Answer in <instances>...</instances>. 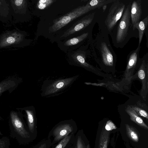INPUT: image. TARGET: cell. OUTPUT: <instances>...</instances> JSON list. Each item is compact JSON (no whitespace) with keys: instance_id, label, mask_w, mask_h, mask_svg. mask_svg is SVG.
I'll use <instances>...</instances> for the list:
<instances>
[{"instance_id":"1","label":"cell","mask_w":148,"mask_h":148,"mask_svg":"<svg viewBox=\"0 0 148 148\" xmlns=\"http://www.w3.org/2000/svg\"><path fill=\"white\" fill-rule=\"evenodd\" d=\"M99 32L89 45L90 55L102 68L114 69L116 61V55L113 50L107 29L99 21Z\"/></svg>"},{"instance_id":"2","label":"cell","mask_w":148,"mask_h":148,"mask_svg":"<svg viewBox=\"0 0 148 148\" xmlns=\"http://www.w3.org/2000/svg\"><path fill=\"white\" fill-rule=\"evenodd\" d=\"M85 14L66 30L60 38H71L80 35L93 27L101 17L99 11H96Z\"/></svg>"},{"instance_id":"3","label":"cell","mask_w":148,"mask_h":148,"mask_svg":"<svg viewBox=\"0 0 148 148\" xmlns=\"http://www.w3.org/2000/svg\"><path fill=\"white\" fill-rule=\"evenodd\" d=\"M130 4L126 7L123 15L110 35L114 46L121 47L127 36L130 25Z\"/></svg>"},{"instance_id":"4","label":"cell","mask_w":148,"mask_h":148,"mask_svg":"<svg viewBox=\"0 0 148 148\" xmlns=\"http://www.w3.org/2000/svg\"><path fill=\"white\" fill-rule=\"evenodd\" d=\"M125 5L121 1L114 0L111 3L107 14L102 22L99 21L110 35L116 24L121 18L125 8Z\"/></svg>"},{"instance_id":"5","label":"cell","mask_w":148,"mask_h":148,"mask_svg":"<svg viewBox=\"0 0 148 148\" xmlns=\"http://www.w3.org/2000/svg\"><path fill=\"white\" fill-rule=\"evenodd\" d=\"M96 9L91 7L87 3L86 5L79 6L55 20L53 25L50 27V31L56 32L74 20Z\"/></svg>"},{"instance_id":"6","label":"cell","mask_w":148,"mask_h":148,"mask_svg":"<svg viewBox=\"0 0 148 148\" xmlns=\"http://www.w3.org/2000/svg\"><path fill=\"white\" fill-rule=\"evenodd\" d=\"M71 81L70 78L46 79L41 86V95L46 97L58 96L63 92Z\"/></svg>"},{"instance_id":"7","label":"cell","mask_w":148,"mask_h":148,"mask_svg":"<svg viewBox=\"0 0 148 148\" xmlns=\"http://www.w3.org/2000/svg\"><path fill=\"white\" fill-rule=\"evenodd\" d=\"M141 47L138 46L137 48L132 51L128 56L127 66L124 75L123 81L129 84L132 80L133 76L136 73L140 66H138V56Z\"/></svg>"},{"instance_id":"8","label":"cell","mask_w":148,"mask_h":148,"mask_svg":"<svg viewBox=\"0 0 148 148\" xmlns=\"http://www.w3.org/2000/svg\"><path fill=\"white\" fill-rule=\"evenodd\" d=\"M93 28L80 35L68 39L64 42V45L71 51L89 44L92 38Z\"/></svg>"},{"instance_id":"9","label":"cell","mask_w":148,"mask_h":148,"mask_svg":"<svg viewBox=\"0 0 148 148\" xmlns=\"http://www.w3.org/2000/svg\"><path fill=\"white\" fill-rule=\"evenodd\" d=\"M137 79L142 84V88L139 91L140 96L144 101H147V94L148 83L147 62L143 60L141 62L140 66L136 73L133 76L132 80Z\"/></svg>"},{"instance_id":"10","label":"cell","mask_w":148,"mask_h":148,"mask_svg":"<svg viewBox=\"0 0 148 148\" xmlns=\"http://www.w3.org/2000/svg\"><path fill=\"white\" fill-rule=\"evenodd\" d=\"M11 110L10 112V121L17 133L24 138L29 137V133L25 129L23 121V115L21 112Z\"/></svg>"},{"instance_id":"11","label":"cell","mask_w":148,"mask_h":148,"mask_svg":"<svg viewBox=\"0 0 148 148\" xmlns=\"http://www.w3.org/2000/svg\"><path fill=\"white\" fill-rule=\"evenodd\" d=\"M23 35L17 32H8L3 34L0 40V48L5 47L10 45L17 44L23 39Z\"/></svg>"},{"instance_id":"12","label":"cell","mask_w":148,"mask_h":148,"mask_svg":"<svg viewBox=\"0 0 148 148\" xmlns=\"http://www.w3.org/2000/svg\"><path fill=\"white\" fill-rule=\"evenodd\" d=\"M22 80L21 78L11 77L1 81L0 83V96L6 91L10 93L18 87Z\"/></svg>"},{"instance_id":"13","label":"cell","mask_w":148,"mask_h":148,"mask_svg":"<svg viewBox=\"0 0 148 148\" xmlns=\"http://www.w3.org/2000/svg\"><path fill=\"white\" fill-rule=\"evenodd\" d=\"M16 109L17 110L25 112L26 115L29 130L31 132H33L36 121V110L34 107L32 106L17 108Z\"/></svg>"},{"instance_id":"14","label":"cell","mask_w":148,"mask_h":148,"mask_svg":"<svg viewBox=\"0 0 148 148\" xmlns=\"http://www.w3.org/2000/svg\"><path fill=\"white\" fill-rule=\"evenodd\" d=\"M142 13L141 1H134L132 2L131 7L130 15L133 25L140 21Z\"/></svg>"},{"instance_id":"15","label":"cell","mask_w":148,"mask_h":148,"mask_svg":"<svg viewBox=\"0 0 148 148\" xmlns=\"http://www.w3.org/2000/svg\"><path fill=\"white\" fill-rule=\"evenodd\" d=\"M73 130V127L69 124H64L59 125L53 132L54 140L57 141L63 139L68 136Z\"/></svg>"},{"instance_id":"16","label":"cell","mask_w":148,"mask_h":148,"mask_svg":"<svg viewBox=\"0 0 148 148\" xmlns=\"http://www.w3.org/2000/svg\"><path fill=\"white\" fill-rule=\"evenodd\" d=\"M125 111L130 117V119L140 127L148 130V126L144 122L143 119L129 105L126 108Z\"/></svg>"},{"instance_id":"17","label":"cell","mask_w":148,"mask_h":148,"mask_svg":"<svg viewBox=\"0 0 148 148\" xmlns=\"http://www.w3.org/2000/svg\"><path fill=\"white\" fill-rule=\"evenodd\" d=\"M148 25V15L143 19L133 25V30L137 29L139 33L138 46L141 43L145 31Z\"/></svg>"},{"instance_id":"18","label":"cell","mask_w":148,"mask_h":148,"mask_svg":"<svg viewBox=\"0 0 148 148\" xmlns=\"http://www.w3.org/2000/svg\"><path fill=\"white\" fill-rule=\"evenodd\" d=\"M103 128L99 141L98 148H107L109 139L110 132Z\"/></svg>"},{"instance_id":"19","label":"cell","mask_w":148,"mask_h":148,"mask_svg":"<svg viewBox=\"0 0 148 148\" xmlns=\"http://www.w3.org/2000/svg\"><path fill=\"white\" fill-rule=\"evenodd\" d=\"M125 128L128 137L133 141L138 142L139 139L138 135L134 128L128 124H125Z\"/></svg>"},{"instance_id":"20","label":"cell","mask_w":148,"mask_h":148,"mask_svg":"<svg viewBox=\"0 0 148 148\" xmlns=\"http://www.w3.org/2000/svg\"><path fill=\"white\" fill-rule=\"evenodd\" d=\"M114 0H92L87 2L91 7L99 9L103 6L113 2Z\"/></svg>"},{"instance_id":"21","label":"cell","mask_w":148,"mask_h":148,"mask_svg":"<svg viewBox=\"0 0 148 148\" xmlns=\"http://www.w3.org/2000/svg\"><path fill=\"white\" fill-rule=\"evenodd\" d=\"M140 116L145 118L148 120V112L142 108L135 105H129Z\"/></svg>"},{"instance_id":"22","label":"cell","mask_w":148,"mask_h":148,"mask_svg":"<svg viewBox=\"0 0 148 148\" xmlns=\"http://www.w3.org/2000/svg\"><path fill=\"white\" fill-rule=\"evenodd\" d=\"M54 1L52 0H40L37 4L38 8L40 10H43L51 4Z\"/></svg>"},{"instance_id":"23","label":"cell","mask_w":148,"mask_h":148,"mask_svg":"<svg viewBox=\"0 0 148 148\" xmlns=\"http://www.w3.org/2000/svg\"><path fill=\"white\" fill-rule=\"evenodd\" d=\"M71 135L68 136L63 139L56 147L55 148H64L69 142Z\"/></svg>"},{"instance_id":"24","label":"cell","mask_w":148,"mask_h":148,"mask_svg":"<svg viewBox=\"0 0 148 148\" xmlns=\"http://www.w3.org/2000/svg\"><path fill=\"white\" fill-rule=\"evenodd\" d=\"M117 127L110 120L108 121L105 126V129L107 131H111L115 130Z\"/></svg>"},{"instance_id":"25","label":"cell","mask_w":148,"mask_h":148,"mask_svg":"<svg viewBox=\"0 0 148 148\" xmlns=\"http://www.w3.org/2000/svg\"><path fill=\"white\" fill-rule=\"evenodd\" d=\"M77 148H90L89 145H88L86 147H85L83 145L81 138L80 137H79L77 141Z\"/></svg>"},{"instance_id":"26","label":"cell","mask_w":148,"mask_h":148,"mask_svg":"<svg viewBox=\"0 0 148 148\" xmlns=\"http://www.w3.org/2000/svg\"><path fill=\"white\" fill-rule=\"evenodd\" d=\"M15 5L17 6H20L25 1L23 0H16L14 1Z\"/></svg>"},{"instance_id":"27","label":"cell","mask_w":148,"mask_h":148,"mask_svg":"<svg viewBox=\"0 0 148 148\" xmlns=\"http://www.w3.org/2000/svg\"><path fill=\"white\" fill-rule=\"evenodd\" d=\"M147 75H148V61L147 62ZM148 100V81L147 83V100Z\"/></svg>"},{"instance_id":"28","label":"cell","mask_w":148,"mask_h":148,"mask_svg":"<svg viewBox=\"0 0 148 148\" xmlns=\"http://www.w3.org/2000/svg\"><path fill=\"white\" fill-rule=\"evenodd\" d=\"M5 144L4 142L3 141L0 140V148H5Z\"/></svg>"},{"instance_id":"29","label":"cell","mask_w":148,"mask_h":148,"mask_svg":"<svg viewBox=\"0 0 148 148\" xmlns=\"http://www.w3.org/2000/svg\"><path fill=\"white\" fill-rule=\"evenodd\" d=\"M107 6H108V5H104L102 7V10H103V11H102L103 13L104 12L106 11V10L107 9Z\"/></svg>"},{"instance_id":"30","label":"cell","mask_w":148,"mask_h":148,"mask_svg":"<svg viewBox=\"0 0 148 148\" xmlns=\"http://www.w3.org/2000/svg\"><path fill=\"white\" fill-rule=\"evenodd\" d=\"M46 145L45 144H43L41 145L39 148H45Z\"/></svg>"},{"instance_id":"31","label":"cell","mask_w":148,"mask_h":148,"mask_svg":"<svg viewBox=\"0 0 148 148\" xmlns=\"http://www.w3.org/2000/svg\"><path fill=\"white\" fill-rule=\"evenodd\" d=\"M75 148H77V147H75Z\"/></svg>"}]
</instances>
